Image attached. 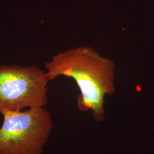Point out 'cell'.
Here are the masks:
<instances>
[{"label": "cell", "instance_id": "6da1fadb", "mask_svg": "<svg viewBox=\"0 0 154 154\" xmlns=\"http://www.w3.org/2000/svg\"><path fill=\"white\" fill-rule=\"evenodd\" d=\"M114 62L89 46H78L60 52L45 63L50 81L59 76L72 78L80 91L77 106L90 111L96 121L105 119V97L116 91Z\"/></svg>", "mask_w": 154, "mask_h": 154}, {"label": "cell", "instance_id": "7a4b0ae2", "mask_svg": "<svg viewBox=\"0 0 154 154\" xmlns=\"http://www.w3.org/2000/svg\"><path fill=\"white\" fill-rule=\"evenodd\" d=\"M0 128V154H42L53 128L44 107L4 111Z\"/></svg>", "mask_w": 154, "mask_h": 154}, {"label": "cell", "instance_id": "3957f363", "mask_svg": "<svg viewBox=\"0 0 154 154\" xmlns=\"http://www.w3.org/2000/svg\"><path fill=\"white\" fill-rule=\"evenodd\" d=\"M50 81L46 72L37 66L0 65V114L44 107Z\"/></svg>", "mask_w": 154, "mask_h": 154}]
</instances>
